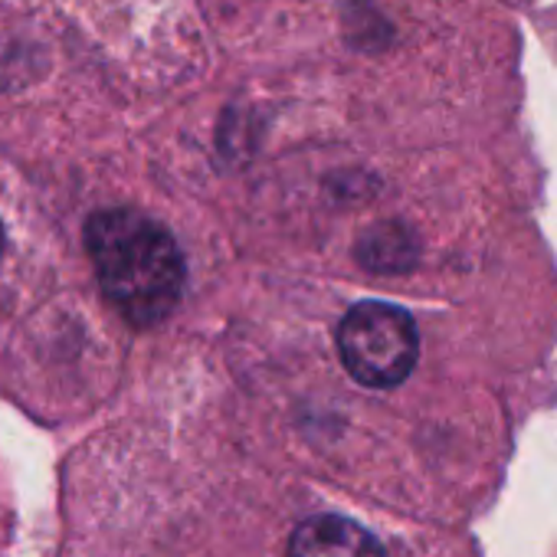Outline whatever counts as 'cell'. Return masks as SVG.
Masks as SVG:
<instances>
[{"label":"cell","mask_w":557,"mask_h":557,"mask_svg":"<svg viewBox=\"0 0 557 557\" xmlns=\"http://www.w3.org/2000/svg\"><path fill=\"white\" fill-rule=\"evenodd\" d=\"M86 246L106 299L138 329L164 322L184 293V256L151 216L125 207L99 210L86 223Z\"/></svg>","instance_id":"obj_1"},{"label":"cell","mask_w":557,"mask_h":557,"mask_svg":"<svg viewBox=\"0 0 557 557\" xmlns=\"http://www.w3.org/2000/svg\"><path fill=\"white\" fill-rule=\"evenodd\" d=\"M377 252H391V269H394V265L407 262V256L413 252V243H410V236H404L400 226H384V230L364 236V243H361V259L364 262H374Z\"/></svg>","instance_id":"obj_4"},{"label":"cell","mask_w":557,"mask_h":557,"mask_svg":"<svg viewBox=\"0 0 557 557\" xmlns=\"http://www.w3.org/2000/svg\"><path fill=\"white\" fill-rule=\"evenodd\" d=\"M289 557H387L381 541L342 515L302 521L289 541Z\"/></svg>","instance_id":"obj_3"},{"label":"cell","mask_w":557,"mask_h":557,"mask_svg":"<svg viewBox=\"0 0 557 557\" xmlns=\"http://www.w3.org/2000/svg\"><path fill=\"white\" fill-rule=\"evenodd\" d=\"M338 351L358 384L397 387L417 364L420 335L404 309L361 302L338 325Z\"/></svg>","instance_id":"obj_2"},{"label":"cell","mask_w":557,"mask_h":557,"mask_svg":"<svg viewBox=\"0 0 557 557\" xmlns=\"http://www.w3.org/2000/svg\"><path fill=\"white\" fill-rule=\"evenodd\" d=\"M0 249H4V226H0Z\"/></svg>","instance_id":"obj_5"}]
</instances>
